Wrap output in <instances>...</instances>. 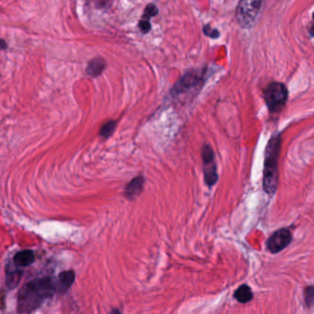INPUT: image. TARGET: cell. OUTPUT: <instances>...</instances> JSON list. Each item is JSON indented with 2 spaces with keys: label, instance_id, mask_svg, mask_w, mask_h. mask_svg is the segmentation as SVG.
I'll use <instances>...</instances> for the list:
<instances>
[{
  "label": "cell",
  "instance_id": "cell-4",
  "mask_svg": "<svg viewBox=\"0 0 314 314\" xmlns=\"http://www.w3.org/2000/svg\"><path fill=\"white\" fill-rule=\"evenodd\" d=\"M261 1H241L236 9V19L242 28H251L260 11Z\"/></svg>",
  "mask_w": 314,
  "mask_h": 314
},
{
  "label": "cell",
  "instance_id": "cell-2",
  "mask_svg": "<svg viewBox=\"0 0 314 314\" xmlns=\"http://www.w3.org/2000/svg\"><path fill=\"white\" fill-rule=\"evenodd\" d=\"M281 142L280 135H275L269 140L266 149L263 186L269 194H274L278 185V159Z\"/></svg>",
  "mask_w": 314,
  "mask_h": 314
},
{
  "label": "cell",
  "instance_id": "cell-8",
  "mask_svg": "<svg viewBox=\"0 0 314 314\" xmlns=\"http://www.w3.org/2000/svg\"><path fill=\"white\" fill-rule=\"evenodd\" d=\"M145 184V178L143 176H136L130 180L125 187V195L128 199H134L142 193Z\"/></svg>",
  "mask_w": 314,
  "mask_h": 314
},
{
  "label": "cell",
  "instance_id": "cell-15",
  "mask_svg": "<svg viewBox=\"0 0 314 314\" xmlns=\"http://www.w3.org/2000/svg\"><path fill=\"white\" fill-rule=\"evenodd\" d=\"M158 13H159V8H158V7H157L155 4H153V3L148 4L147 7H145V9H144L142 19L149 20L151 18L157 16Z\"/></svg>",
  "mask_w": 314,
  "mask_h": 314
},
{
  "label": "cell",
  "instance_id": "cell-14",
  "mask_svg": "<svg viewBox=\"0 0 314 314\" xmlns=\"http://www.w3.org/2000/svg\"><path fill=\"white\" fill-rule=\"evenodd\" d=\"M116 121L110 120L107 123H105L104 125H102V127L100 128V136H102L103 138H108L110 137L116 128Z\"/></svg>",
  "mask_w": 314,
  "mask_h": 314
},
{
  "label": "cell",
  "instance_id": "cell-1",
  "mask_svg": "<svg viewBox=\"0 0 314 314\" xmlns=\"http://www.w3.org/2000/svg\"><path fill=\"white\" fill-rule=\"evenodd\" d=\"M56 291V284L51 277H41L26 283L18 294V312L33 313Z\"/></svg>",
  "mask_w": 314,
  "mask_h": 314
},
{
  "label": "cell",
  "instance_id": "cell-5",
  "mask_svg": "<svg viewBox=\"0 0 314 314\" xmlns=\"http://www.w3.org/2000/svg\"><path fill=\"white\" fill-rule=\"evenodd\" d=\"M202 159L204 161V176L205 181L209 187L213 186L218 180L217 164L215 160V153L212 147L205 145L202 148Z\"/></svg>",
  "mask_w": 314,
  "mask_h": 314
},
{
  "label": "cell",
  "instance_id": "cell-13",
  "mask_svg": "<svg viewBox=\"0 0 314 314\" xmlns=\"http://www.w3.org/2000/svg\"><path fill=\"white\" fill-rule=\"evenodd\" d=\"M234 297L236 298L237 301H240L241 303H246V302L252 301L254 295H253V292H252L250 287L246 285H243L236 290Z\"/></svg>",
  "mask_w": 314,
  "mask_h": 314
},
{
  "label": "cell",
  "instance_id": "cell-7",
  "mask_svg": "<svg viewBox=\"0 0 314 314\" xmlns=\"http://www.w3.org/2000/svg\"><path fill=\"white\" fill-rule=\"evenodd\" d=\"M292 236L287 228H281L274 232L268 241V249L271 253H279L290 243Z\"/></svg>",
  "mask_w": 314,
  "mask_h": 314
},
{
  "label": "cell",
  "instance_id": "cell-11",
  "mask_svg": "<svg viewBox=\"0 0 314 314\" xmlns=\"http://www.w3.org/2000/svg\"><path fill=\"white\" fill-rule=\"evenodd\" d=\"M34 259L35 256L33 251L24 250L15 254L13 262L15 266L18 268H26L34 263Z\"/></svg>",
  "mask_w": 314,
  "mask_h": 314
},
{
  "label": "cell",
  "instance_id": "cell-21",
  "mask_svg": "<svg viewBox=\"0 0 314 314\" xmlns=\"http://www.w3.org/2000/svg\"><path fill=\"white\" fill-rule=\"evenodd\" d=\"M121 314L120 312L118 311V310H114V311H112L111 312V314Z\"/></svg>",
  "mask_w": 314,
  "mask_h": 314
},
{
  "label": "cell",
  "instance_id": "cell-19",
  "mask_svg": "<svg viewBox=\"0 0 314 314\" xmlns=\"http://www.w3.org/2000/svg\"><path fill=\"white\" fill-rule=\"evenodd\" d=\"M313 18H314V15H313ZM310 34H311V35H312V36H314V24H313V26L310 28Z\"/></svg>",
  "mask_w": 314,
  "mask_h": 314
},
{
  "label": "cell",
  "instance_id": "cell-18",
  "mask_svg": "<svg viewBox=\"0 0 314 314\" xmlns=\"http://www.w3.org/2000/svg\"><path fill=\"white\" fill-rule=\"evenodd\" d=\"M138 28L141 31L142 34H147L150 32L151 30V24H150V21L147 20H144V19H141L138 22Z\"/></svg>",
  "mask_w": 314,
  "mask_h": 314
},
{
  "label": "cell",
  "instance_id": "cell-6",
  "mask_svg": "<svg viewBox=\"0 0 314 314\" xmlns=\"http://www.w3.org/2000/svg\"><path fill=\"white\" fill-rule=\"evenodd\" d=\"M203 81L202 74L198 71H189L184 74L179 81L176 82V84L173 88L172 92L175 95H179L183 92H186L191 89L196 88Z\"/></svg>",
  "mask_w": 314,
  "mask_h": 314
},
{
  "label": "cell",
  "instance_id": "cell-20",
  "mask_svg": "<svg viewBox=\"0 0 314 314\" xmlns=\"http://www.w3.org/2000/svg\"><path fill=\"white\" fill-rule=\"evenodd\" d=\"M1 43H2V45H1V48H2V49H5V48L7 47V44L5 43V41L4 40H1Z\"/></svg>",
  "mask_w": 314,
  "mask_h": 314
},
{
  "label": "cell",
  "instance_id": "cell-17",
  "mask_svg": "<svg viewBox=\"0 0 314 314\" xmlns=\"http://www.w3.org/2000/svg\"><path fill=\"white\" fill-rule=\"evenodd\" d=\"M203 32L207 36H209L211 38H218L220 36V32L217 29H213L209 24L204 26Z\"/></svg>",
  "mask_w": 314,
  "mask_h": 314
},
{
  "label": "cell",
  "instance_id": "cell-12",
  "mask_svg": "<svg viewBox=\"0 0 314 314\" xmlns=\"http://www.w3.org/2000/svg\"><path fill=\"white\" fill-rule=\"evenodd\" d=\"M21 272L17 268H10V266L7 269V286L10 289L15 288L20 283L21 278Z\"/></svg>",
  "mask_w": 314,
  "mask_h": 314
},
{
  "label": "cell",
  "instance_id": "cell-9",
  "mask_svg": "<svg viewBox=\"0 0 314 314\" xmlns=\"http://www.w3.org/2000/svg\"><path fill=\"white\" fill-rule=\"evenodd\" d=\"M75 281V273L73 270L64 271L58 275L56 284V291L66 292L69 287L72 286Z\"/></svg>",
  "mask_w": 314,
  "mask_h": 314
},
{
  "label": "cell",
  "instance_id": "cell-10",
  "mask_svg": "<svg viewBox=\"0 0 314 314\" xmlns=\"http://www.w3.org/2000/svg\"><path fill=\"white\" fill-rule=\"evenodd\" d=\"M106 67V61L102 57H96L90 61L86 68V73L89 76L96 78L101 75Z\"/></svg>",
  "mask_w": 314,
  "mask_h": 314
},
{
  "label": "cell",
  "instance_id": "cell-3",
  "mask_svg": "<svg viewBox=\"0 0 314 314\" xmlns=\"http://www.w3.org/2000/svg\"><path fill=\"white\" fill-rule=\"evenodd\" d=\"M288 97L287 89L281 82H271L264 90V98L270 113H278L285 106Z\"/></svg>",
  "mask_w": 314,
  "mask_h": 314
},
{
  "label": "cell",
  "instance_id": "cell-16",
  "mask_svg": "<svg viewBox=\"0 0 314 314\" xmlns=\"http://www.w3.org/2000/svg\"><path fill=\"white\" fill-rule=\"evenodd\" d=\"M305 302L308 307H312L314 305V287H308L304 291Z\"/></svg>",
  "mask_w": 314,
  "mask_h": 314
}]
</instances>
